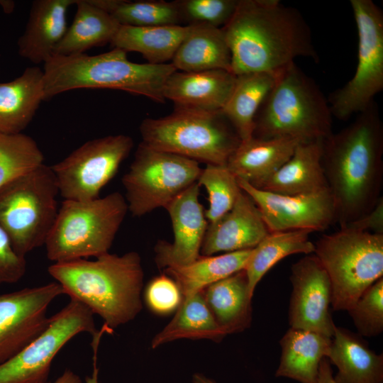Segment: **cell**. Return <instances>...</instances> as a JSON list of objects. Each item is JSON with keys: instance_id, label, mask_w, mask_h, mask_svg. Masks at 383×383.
<instances>
[{"instance_id": "cell-28", "label": "cell", "mask_w": 383, "mask_h": 383, "mask_svg": "<svg viewBox=\"0 0 383 383\" xmlns=\"http://www.w3.org/2000/svg\"><path fill=\"white\" fill-rule=\"evenodd\" d=\"M77 11L73 21L54 55H73L84 53L94 48L111 43L120 24L106 11L90 0H76Z\"/></svg>"}, {"instance_id": "cell-16", "label": "cell", "mask_w": 383, "mask_h": 383, "mask_svg": "<svg viewBox=\"0 0 383 383\" xmlns=\"http://www.w3.org/2000/svg\"><path fill=\"white\" fill-rule=\"evenodd\" d=\"M288 319L290 328L312 331L332 338L335 323L330 306L332 287L325 269L312 253L294 263Z\"/></svg>"}, {"instance_id": "cell-35", "label": "cell", "mask_w": 383, "mask_h": 383, "mask_svg": "<svg viewBox=\"0 0 383 383\" xmlns=\"http://www.w3.org/2000/svg\"><path fill=\"white\" fill-rule=\"evenodd\" d=\"M44 160L43 152L30 136L0 133V189Z\"/></svg>"}, {"instance_id": "cell-26", "label": "cell", "mask_w": 383, "mask_h": 383, "mask_svg": "<svg viewBox=\"0 0 383 383\" xmlns=\"http://www.w3.org/2000/svg\"><path fill=\"white\" fill-rule=\"evenodd\" d=\"M201 292L216 321L226 335L250 328L252 296L244 270L208 286Z\"/></svg>"}, {"instance_id": "cell-29", "label": "cell", "mask_w": 383, "mask_h": 383, "mask_svg": "<svg viewBox=\"0 0 383 383\" xmlns=\"http://www.w3.org/2000/svg\"><path fill=\"white\" fill-rule=\"evenodd\" d=\"M189 26L136 27L120 25L111 41L113 48L140 53L150 64L172 60L187 35Z\"/></svg>"}, {"instance_id": "cell-12", "label": "cell", "mask_w": 383, "mask_h": 383, "mask_svg": "<svg viewBox=\"0 0 383 383\" xmlns=\"http://www.w3.org/2000/svg\"><path fill=\"white\" fill-rule=\"evenodd\" d=\"M133 147V139L118 134L89 140L51 166L60 195L66 200L88 201L116 174Z\"/></svg>"}, {"instance_id": "cell-31", "label": "cell", "mask_w": 383, "mask_h": 383, "mask_svg": "<svg viewBox=\"0 0 383 383\" xmlns=\"http://www.w3.org/2000/svg\"><path fill=\"white\" fill-rule=\"evenodd\" d=\"M252 249L218 255H200L192 262L164 269L177 284L183 297L245 269Z\"/></svg>"}, {"instance_id": "cell-33", "label": "cell", "mask_w": 383, "mask_h": 383, "mask_svg": "<svg viewBox=\"0 0 383 383\" xmlns=\"http://www.w3.org/2000/svg\"><path fill=\"white\" fill-rule=\"evenodd\" d=\"M311 233L307 230L270 232L252 248L244 269L252 296L259 282L278 262L294 254L313 253L314 243L309 239Z\"/></svg>"}, {"instance_id": "cell-41", "label": "cell", "mask_w": 383, "mask_h": 383, "mask_svg": "<svg viewBox=\"0 0 383 383\" xmlns=\"http://www.w3.org/2000/svg\"><path fill=\"white\" fill-rule=\"evenodd\" d=\"M343 228L383 234V198L368 213Z\"/></svg>"}, {"instance_id": "cell-8", "label": "cell", "mask_w": 383, "mask_h": 383, "mask_svg": "<svg viewBox=\"0 0 383 383\" xmlns=\"http://www.w3.org/2000/svg\"><path fill=\"white\" fill-rule=\"evenodd\" d=\"M51 167L44 163L0 189V227L21 256L45 245L59 210Z\"/></svg>"}, {"instance_id": "cell-27", "label": "cell", "mask_w": 383, "mask_h": 383, "mask_svg": "<svg viewBox=\"0 0 383 383\" xmlns=\"http://www.w3.org/2000/svg\"><path fill=\"white\" fill-rule=\"evenodd\" d=\"M188 26V33L172 60L177 70L231 72V55L222 29L206 25Z\"/></svg>"}, {"instance_id": "cell-43", "label": "cell", "mask_w": 383, "mask_h": 383, "mask_svg": "<svg viewBox=\"0 0 383 383\" xmlns=\"http://www.w3.org/2000/svg\"><path fill=\"white\" fill-rule=\"evenodd\" d=\"M54 383H82V379L77 374L67 369L56 379Z\"/></svg>"}, {"instance_id": "cell-11", "label": "cell", "mask_w": 383, "mask_h": 383, "mask_svg": "<svg viewBox=\"0 0 383 383\" xmlns=\"http://www.w3.org/2000/svg\"><path fill=\"white\" fill-rule=\"evenodd\" d=\"M356 24L357 62L352 78L327 98L342 121L367 109L383 89V13L372 0H350Z\"/></svg>"}, {"instance_id": "cell-30", "label": "cell", "mask_w": 383, "mask_h": 383, "mask_svg": "<svg viewBox=\"0 0 383 383\" xmlns=\"http://www.w3.org/2000/svg\"><path fill=\"white\" fill-rule=\"evenodd\" d=\"M226 335L199 292L183 297L173 318L152 338L151 348L183 338L219 342Z\"/></svg>"}, {"instance_id": "cell-25", "label": "cell", "mask_w": 383, "mask_h": 383, "mask_svg": "<svg viewBox=\"0 0 383 383\" xmlns=\"http://www.w3.org/2000/svg\"><path fill=\"white\" fill-rule=\"evenodd\" d=\"M331 342L332 338L321 333L289 328L279 341L282 353L275 376L299 383H313Z\"/></svg>"}, {"instance_id": "cell-7", "label": "cell", "mask_w": 383, "mask_h": 383, "mask_svg": "<svg viewBox=\"0 0 383 383\" xmlns=\"http://www.w3.org/2000/svg\"><path fill=\"white\" fill-rule=\"evenodd\" d=\"M128 211L118 192L88 201L64 199L45 243L47 257L58 262L109 252Z\"/></svg>"}, {"instance_id": "cell-23", "label": "cell", "mask_w": 383, "mask_h": 383, "mask_svg": "<svg viewBox=\"0 0 383 383\" xmlns=\"http://www.w3.org/2000/svg\"><path fill=\"white\" fill-rule=\"evenodd\" d=\"M323 140L299 143L291 157L260 189L296 195L328 188L321 164Z\"/></svg>"}, {"instance_id": "cell-44", "label": "cell", "mask_w": 383, "mask_h": 383, "mask_svg": "<svg viewBox=\"0 0 383 383\" xmlns=\"http://www.w3.org/2000/svg\"><path fill=\"white\" fill-rule=\"evenodd\" d=\"M99 342L91 343L92 348L94 350V363H93V372L91 376H87L85 378V383H99L98 379L99 369L96 367V355L98 351Z\"/></svg>"}, {"instance_id": "cell-15", "label": "cell", "mask_w": 383, "mask_h": 383, "mask_svg": "<svg viewBox=\"0 0 383 383\" xmlns=\"http://www.w3.org/2000/svg\"><path fill=\"white\" fill-rule=\"evenodd\" d=\"M238 182L254 201L269 232L323 231L335 223L333 199L328 188L284 195L255 188L241 179L238 178Z\"/></svg>"}, {"instance_id": "cell-17", "label": "cell", "mask_w": 383, "mask_h": 383, "mask_svg": "<svg viewBox=\"0 0 383 383\" xmlns=\"http://www.w3.org/2000/svg\"><path fill=\"white\" fill-rule=\"evenodd\" d=\"M200 186L193 184L166 208L171 218L173 241L159 240L155 246V261L160 269L189 264L201 255L208 226L199 197Z\"/></svg>"}, {"instance_id": "cell-1", "label": "cell", "mask_w": 383, "mask_h": 383, "mask_svg": "<svg viewBox=\"0 0 383 383\" xmlns=\"http://www.w3.org/2000/svg\"><path fill=\"white\" fill-rule=\"evenodd\" d=\"M321 164L340 228L374 208L383 184V124L375 101L323 139Z\"/></svg>"}, {"instance_id": "cell-2", "label": "cell", "mask_w": 383, "mask_h": 383, "mask_svg": "<svg viewBox=\"0 0 383 383\" xmlns=\"http://www.w3.org/2000/svg\"><path fill=\"white\" fill-rule=\"evenodd\" d=\"M221 29L235 76L277 73L298 57L319 61L306 21L296 9L279 0H239Z\"/></svg>"}, {"instance_id": "cell-9", "label": "cell", "mask_w": 383, "mask_h": 383, "mask_svg": "<svg viewBox=\"0 0 383 383\" xmlns=\"http://www.w3.org/2000/svg\"><path fill=\"white\" fill-rule=\"evenodd\" d=\"M313 254L330 279L334 311H348L383 277V234L340 228L322 235Z\"/></svg>"}, {"instance_id": "cell-3", "label": "cell", "mask_w": 383, "mask_h": 383, "mask_svg": "<svg viewBox=\"0 0 383 383\" xmlns=\"http://www.w3.org/2000/svg\"><path fill=\"white\" fill-rule=\"evenodd\" d=\"M48 272L64 294L101 317L109 333L133 320L142 309L144 274L137 252L54 262Z\"/></svg>"}, {"instance_id": "cell-20", "label": "cell", "mask_w": 383, "mask_h": 383, "mask_svg": "<svg viewBox=\"0 0 383 383\" xmlns=\"http://www.w3.org/2000/svg\"><path fill=\"white\" fill-rule=\"evenodd\" d=\"M76 0H35L17 46L18 55L34 65L45 64L54 55L67 29V15Z\"/></svg>"}, {"instance_id": "cell-19", "label": "cell", "mask_w": 383, "mask_h": 383, "mask_svg": "<svg viewBox=\"0 0 383 383\" xmlns=\"http://www.w3.org/2000/svg\"><path fill=\"white\" fill-rule=\"evenodd\" d=\"M236 76L225 70L199 72L176 70L163 88L165 99L175 107L222 111L233 89Z\"/></svg>"}, {"instance_id": "cell-37", "label": "cell", "mask_w": 383, "mask_h": 383, "mask_svg": "<svg viewBox=\"0 0 383 383\" xmlns=\"http://www.w3.org/2000/svg\"><path fill=\"white\" fill-rule=\"evenodd\" d=\"M348 312L358 334L362 337L380 335L383 331V277L372 284Z\"/></svg>"}, {"instance_id": "cell-24", "label": "cell", "mask_w": 383, "mask_h": 383, "mask_svg": "<svg viewBox=\"0 0 383 383\" xmlns=\"http://www.w3.org/2000/svg\"><path fill=\"white\" fill-rule=\"evenodd\" d=\"M44 101L43 71L28 67L16 79L0 82V133H21Z\"/></svg>"}, {"instance_id": "cell-18", "label": "cell", "mask_w": 383, "mask_h": 383, "mask_svg": "<svg viewBox=\"0 0 383 383\" xmlns=\"http://www.w3.org/2000/svg\"><path fill=\"white\" fill-rule=\"evenodd\" d=\"M269 233L254 201L242 190L233 208L208 224L200 253L210 256L252 249Z\"/></svg>"}, {"instance_id": "cell-32", "label": "cell", "mask_w": 383, "mask_h": 383, "mask_svg": "<svg viewBox=\"0 0 383 383\" xmlns=\"http://www.w3.org/2000/svg\"><path fill=\"white\" fill-rule=\"evenodd\" d=\"M277 73L255 72L236 76L233 89L222 112L241 141L252 136L255 116L272 88Z\"/></svg>"}, {"instance_id": "cell-21", "label": "cell", "mask_w": 383, "mask_h": 383, "mask_svg": "<svg viewBox=\"0 0 383 383\" xmlns=\"http://www.w3.org/2000/svg\"><path fill=\"white\" fill-rule=\"evenodd\" d=\"M300 142L290 138L251 137L240 142L226 167L238 179L260 189L291 157Z\"/></svg>"}, {"instance_id": "cell-6", "label": "cell", "mask_w": 383, "mask_h": 383, "mask_svg": "<svg viewBox=\"0 0 383 383\" xmlns=\"http://www.w3.org/2000/svg\"><path fill=\"white\" fill-rule=\"evenodd\" d=\"M142 143L206 165H226L241 140L222 111L175 107L170 115L145 118Z\"/></svg>"}, {"instance_id": "cell-34", "label": "cell", "mask_w": 383, "mask_h": 383, "mask_svg": "<svg viewBox=\"0 0 383 383\" xmlns=\"http://www.w3.org/2000/svg\"><path fill=\"white\" fill-rule=\"evenodd\" d=\"M90 1L123 26L146 27L174 26L182 23L176 1Z\"/></svg>"}, {"instance_id": "cell-14", "label": "cell", "mask_w": 383, "mask_h": 383, "mask_svg": "<svg viewBox=\"0 0 383 383\" xmlns=\"http://www.w3.org/2000/svg\"><path fill=\"white\" fill-rule=\"evenodd\" d=\"M64 294L57 282L0 294V364L13 357L48 326L49 305Z\"/></svg>"}, {"instance_id": "cell-38", "label": "cell", "mask_w": 383, "mask_h": 383, "mask_svg": "<svg viewBox=\"0 0 383 383\" xmlns=\"http://www.w3.org/2000/svg\"><path fill=\"white\" fill-rule=\"evenodd\" d=\"M182 22L221 28L232 18L239 0H177Z\"/></svg>"}, {"instance_id": "cell-45", "label": "cell", "mask_w": 383, "mask_h": 383, "mask_svg": "<svg viewBox=\"0 0 383 383\" xmlns=\"http://www.w3.org/2000/svg\"><path fill=\"white\" fill-rule=\"evenodd\" d=\"M192 383H217L215 380L200 373H195L192 378Z\"/></svg>"}, {"instance_id": "cell-10", "label": "cell", "mask_w": 383, "mask_h": 383, "mask_svg": "<svg viewBox=\"0 0 383 383\" xmlns=\"http://www.w3.org/2000/svg\"><path fill=\"white\" fill-rule=\"evenodd\" d=\"M201 170L196 161L154 149L141 142L128 171L122 177L128 211L140 217L156 209H165L197 182Z\"/></svg>"}, {"instance_id": "cell-36", "label": "cell", "mask_w": 383, "mask_h": 383, "mask_svg": "<svg viewBox=\"0 0 383 383\" xmlns=\"http://www.w3.org/2000/svg\"><path fill=\"white\" fill-rule=\"evenodd\" d=\"M197 183L204 186L208 193L209 206L205 216L209 223L228 212L242 192L237 177L226 165H206Z\"/></svg>"}, {"instance_id": "cell-39", "label": "cell", "mask_w": 383, "mask_h": 383, "mask_svg": "<svg viewBox=\"0 0 383 383\" xmlns=\"http://www.w3.org/2000/svg\"><path fill=\"white\" fill-rule=\"evenodd\" d=\"M182 299L176 282L165 273L150 281L145 291L148 306L158 314H168L177 310Z\"/></svg>"}, {"instance_id": "cell-22", "label": "cell", "mask_w": 383, "mask_h": 383, "mask_svg": "<svg viewBox=\"0 0 383 383\" xmlns=\"http://www.w3.org/2000/svg\"><path fill=\"white\" fill-rule=\"evenodd\" d=\"M327 358L338 369L336 383H383V354L358 333L335 326Z\"/></svg>"}, {"instance_id": "cell-42", "label": "cell", "mask_w": 383, "mask_h": 383, "mask_svg": "<svg viewBox=\"0 0 383 383\" xmlns=\"http://www.w3.org/2000/svg\"><path fill=\"white\" fill-rule=\"evenodd\" d=\"M331 364L324 357L320 364L318 376L313 383H336L333 377Z\"/></svg>"}, {"instance_id": "cell-13", "label": "cell", "mask_w": 383, "mask_h": 383, "mask_svg": "<svg viewBox=\"0 0 383 383\" xmlns=\"http://www.w3.org/2000/svg\"><path fill=\"white\" fill-rule=\"evenodd\" d=\"M96 329L94 313L83 304L70 299L50 317L48 327L13 357L0 364V383H48L52 360L75 335Z\"/></svg>"}, {"instance_id": "cell-5", "label": "cell", "mask_w": 383, "mask_h": 383, "mask_svg": "<svg viewBox=\"0 0 383 383\" xmlns=\"http://www.w3.org/2000/svg\"><path fill=\"white\" fill-rule=\"evenodd\" d=\"M332 117L318 84L293 62L277 73L255 116L252 137L323 140L332 133Z\"/></svg>"}, {"instance_id": "cell-46", "label": "cell", "mask_w": 383, "mask_h": 383, "mask_svg": "<svg viewBox=\"0 0 383 383\" xmlns=\"http://www.w3.org/2000/svg\"><path fill=\"white\" fill-rule=\"evenodd\" d=\"M0 6L6 13H11L15 8V3L13 1H0Z\"/></svg>"}, {"instance_id": "cell-4", "label": "cell", "mask_w": 383, "mask_h": 383, "mask_svg": "<svg viewBox=\"0 0 383 383\" xmlns=\"http://www.w3.org/2000/svg\"><path fill=\"white\" fill-rule=\"evenodd\" d=\"M176 70L172 63L133 62L118 48L96 55H53L43 64L44 101L73 89H112L163 103L164 85Z\"/></svg>"}, {"instance_id": "cell-40", "label": "cell", "mask_w": 383, "mask_h": 383, "mask_svg": "<svg viewBox=\"0 0 383 383\" xmlns=\"http://www.w3.org/2000/svg\"><path fill=\"white\" fill-rule=\"evenodd\" d=\"M26 269V257L15 251L9 236L0 227V284L18 282Z\"/></svg>"}]
</instances>
